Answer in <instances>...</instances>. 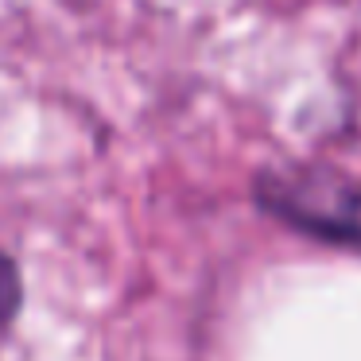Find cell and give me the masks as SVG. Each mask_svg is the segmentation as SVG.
I'll return each instance as SVG.
<instances>
[{
    "mask_svg": "<svg viewBox=\"0 0 361 361\" xmlns=\"http://www.w3.org/2000/svg\"><path fill=\"white\" fill-rule=\"evenodd\" d=\"M257 202L291 229L361 249V183L342 171L291 167L257 179Z\"/></svg>",
    "mask_w": 361,
    "mask_h": 361,
    "instance_id": "1",
    "label": "cell"
},
{
    "mask_svg": "<svg viewBox=\"0 0 361 361\" xmlns=\"http://www.w3.org/2000/svg\"><path fill=\"white\" fill-rule=\"evenodd\" d=\"M20 303V280H16V264L0 257V326L16 314Z\"/></svg>",
    "mask_w": 361,
    "mask_h": 361,
    "instance_id": "2",
    "label": "cell"
}]
</instances>
